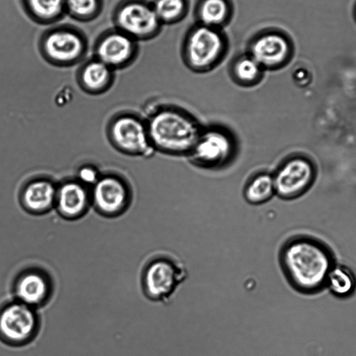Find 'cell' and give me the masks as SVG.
I'll return each instance as SVG.
<instances>
[{"instance_id": "cell-1", "label": "cell", "mask_w": 356, "mask_h": 356, "mask_svg": "<svg viewBox=\"0 0 356 356\" xmlns=\"http://www.w3.org/2000/svg\"><path fill=\"white\" fill-rule=\"evenodd\" d=\"M279 262L289 284L305 295L317 293L325 288L327 275L336 264L329 246L308 235L286 240L280 250Z\"/></svg>"}, {"instance_id": "cell-2", "label": "cell", "mask_w": 356, "mask_h": 356, "mask_svg": "<svg viewBox=\"0 0 356 356\" xmlns=\"http://www.w3.org/2000/svg\"><path fill=\"white\" fill-rule=\"evenodd\" d=\"M147 127L153 149L172 156H188L202 131L193 116L170 106L159 108L153 113Z\"/></svg>"}, {"instance_id": "cell-3", "label": "cell", "mask_w": 356, "mask_h": 356, "mask_svg": "<svg viewBox=\"0 0 356 356\" xmlns=\"http://www.w3.org/2000/svg\"><path fill=\"white\" fill-rule=\"evenodd\" d=\"M88 40L79 27L69 24H55L44 30L38 41L41 57L56 67H71L86 58Z\"/></svg>"}, {"instance_id": "cell-4", "label": "cell", "mask_w": 356, "mask_h": 356, "mask_svg": "<svg viewBox=\"0 0 356 356\" xmlns=\"http://www.w3.org/2000/svg\"><path fill=\"white\" fill-rule=\"evenodd\" d=\"M228 50V40L222 29L197 23L186 33L182 58L191 70L203 73L216 67Z\"/></svg>"}, {"instance_id": "cell-5", "label": "cell", "mask_w": 356, "mask_h": 356, "mask_svg": "<svg viewBox=\"0 0 356 356\" xmlns=\"http://www.w3.org/2000/svg\"><path fill=\"white\" fill-rule=\"evenodd\" d=\"M111 19L115 28L138 42L155 38L163 25L147 0H120L112 10Z\"/></svg>"}, {"instance_id": "cell-6", "label": "cell", "mask_w": 356, "mask_h": 356, "mask_svg": "<svg viewBox=\"0 0 356 356\" xmlns=\"http://www.w3.org/2000/svg\"><path fill=\"white\" fill-rule=\"evenodd\" d=\"M186 271L176 258L161 254L150 261L143 275V287L152 300L165 301L184 280Z\"/></svg>"}, {"instance_id": "cell-7", "label": "cell", "mask_w": 356, "mask_h": 356, "mask_svg": "<svg viewBox=\"0 0 356 356\" xmlns=\"http://www.w3.org/2000/svg\"><path fill=\"white\" fill-rule=\"evenodd\" d=\"M235 151L236 143L231 134L223 128L213 126L202 129L188 156L199 167L217 169L229 163Z\"/></svg>"}, {"instance_id": "cell-8", "label": "cell", "mask_w": 356, "mask_h": 356, "mask_svg": "<svg viewBox=\"0 0 356 356\" xmlns=\"http://www.w3.org/2000/svg\"><path fill=\"white\" fill-rule=\"evenodd\" d=\"M273 177L275 195L284 200H291L310 188L316 177V169L307 157L294 156L282 162Z\"/></svg>"}, {"instance_id": "cell-9", "label": "cell", "mask_w": 356, "mask_h": 356, "mask_svg": "<svg viewBox=\"0 0 356 356\" xmlns=\"http://www.w3.org/2000/svg\"><path fill=\"white\" fill-rule=\"evenodd\" d=\"M138 41L115 28L103 31L93 44V56L113 70L126 68L137 58Z\"/></svg>"}, {"instance_id": "cell-10", "label": "cell", "mask_w": 356, "mask_h": 356, "mask_svg": "<svg viewBox=\"0 0 356 356\" xmlns=\"http://www.w3.org/2000/svg\"><path fill=\"white\" fill-rule=\"evenodd\" d=\"M36 325L35 314L28 305L15 302L0 309V339L4 342L16 345L28 341Z\"/></svg>"}, {"instance_id": "cell-11", "label": "cell", "mask_w": 356, "mask_h": 356, "mask_svg": "<svg viewBox=\"0 0 356 356\" xmlns=\"http://www.w3.org/2000/svg\"><path fill=\"white\" fill-rule=\"evenodd\" d=\"M264 70L282 67L291 54L287 38L275 31H264L250 41L247 51Z\"/></svg>"}, {"instance_id": "cell-12", "label": "cell", "mask_w": 356, "mask_h": 356, "mask_svg": "<svg viewBox=\"0 0 356 356\" xmlns=\"http://www.w3.org/2000/svg\"><path fill=\"white\" fill-rule=\"evenodd\" d=\"M111 134L115 144L125 152L143 155L154 149L147 124L135 116L124 115L116 119L111 126Z\"/></svg>"}, {"instance_id": "cell-13", "label": "cell", "mask_w": 356, "mask_h": 356, "mask_svg": "<svg viewBox=\"0 0 356 356\" xmlns=\"http://www.w3.org/2000/svg\"><path fill=\"white\" fill-rule=\"evenodd\" d=\"M92 198L101 212L115 214L125 207L129 192L121 180L114 177H106L98 180L95 185Z\"/></svg>"}, {"instance_id": "cell-14", "label": "cell", "mask_w": 356, "mask_h": 356, "mask_svg": "<svg viewBox=\"0 0 356 356\" xmlns=\"http://www.w3.org/2000/svg\"><path fill=\"white\" fill-rule=\"evenodd\" d=\"M114 70L92 56L84 59L77 71V80L81 86L90 92H99L113 82Z\"/></svg>"}, {"instance_id": "cell-15", "label": "cell", "mask_w": 356, "mask_h": 356, "mask_svg": "<svg viewBox=\"0 0 356 356\" xmlns=\"http://www.w3.org/2000/svg\"><path fill=\"white\" fill-rule=\"evenodd\" d=\"M20 3L26 16L40 25L56 24L66 15L65 0H20Z\"/></svg>"}, {"instance_id": "cell-16", "label": "cell", "mask_w": 356, "mask_h": 356, "mask_svg": "<svg viewBox=\"0 0 356 356\" xmlns=\"http://www.w3.org/2000/svg\"><path fill=\"white\" fill-rule=\"evenodd\" d=\"M15 291L19 302L29 306L42 303L47 297L49 284L40 272L29 271L17 280Z\"/></svg>"}, {"instance_id": "cell-17", "label": "cell", "mask_w": 356, "mask_h": 356, "mask_svg": "<svg viewBox=\"0 0 356 356\" xmlns=\"http://www.w3.org/2000/svg\"><path fill=\"white\" fill-rule=\"evenodd\" d=\"M232 13L230 0H199L195 9L197 23L220 29L230 22Z\"/></svg>"}, {"instance_id": "cell-18", "label": "cell", "mask_w": 356, "mask_h": 356, "mask_svg": "<svg viewBox=\"0 0 356 356\" xmlns=\"http://www.w3.org/2000/svg\"><path fill=\"white\" fill-rule=\"evenodd\" d=\"M56 201L61 213L73 218L85 211L88 204V195L80 184L67 182L56 192Z\"/></svg>"}, {"instance_id": "cell-19", "label": "cell", "mask_w": 356, "mask_h": 356, "mask_svg": "<svg viewBox=\"0 0 356 356\" xmlns=\"http://www.w3.org/2000/svg\"><path fill=\"white\" fill-rule=\"evenodd\" d=\"M54 185L46 180H38L29 184L23 193L25 207L33 212H42L49 209L56 200Z\"/></svg>"}, {"instance_id": "cell-20", "label": "cell", "mask_w": 356, "mask_h": 356, "mask_svg": "<svg viewBox=\"0 0 356 356\" xmlns=\"http://www.w3.org/2000/svg\"><path fill=\"white\" fill-rule=\"evenodd\" d=\"M325 288L338 298H348L356 291V275L349 266L336 263L327 275Z\"/></svg>"}, {"instance_id": "cell-21", "label": "cell", "mask_w": 356, "mask_h": 356, "mask_svg": "<svg viewBox=\"0 0 356 356\" xmlns=\"http://www.w3.org/2000/svg\"><path fill=\"white\" fill-rule=\"evenodd\" d=\"M229 70L232 79L237 84L245 87L258 84L265 71L248 52L236 56Z\"/></svg>"}, {"instance_id": "cell-22", "label": "cell", "mask_w": 356, "mask_h": 356, "mask_svg": "<svg viewBox=\"0 0 356 356\" xmlns=\"http://www.w3.org/2000/svg\"><path fill=\"white\" fill-rule=\"evenodd\" d=\"M274 195L275 189L273 174L266 172L254 175L246 184L243 191L245 200L254 205L268 201Z\"/></svg>"}, {"instance_id": "cell-23", "label": "cell", "mask_w": 356, "mask_h": 356, "mask_svg": "<svg viewBox=\"0 0 356 356\" xmlns=\"http://www.w3.org/2000/svg\"><path fill=\"white\" fill-rule=\"evenodd\" d=\"M65 13L80 22L94 21L102 14L104 0H65Z\"/></svg>"}, {"instance_id": "cell-24", "label": "cell", "mask_w": 356, "mask_h": 356, "mask_svg": "<svg viewBox=\"0 0 356 356\" xmlns=\"http://www.w3.org/2000/svg\"><path fill=\"white\" fill-rule=\"evenodd\" d=\"M154 12L162 24L179 22L188 13V0H153Z\"/></svg>"}, {"instance_id": "cell-25", "label": "cell", "mask_w": 356, "mask_h": 356, "mask_svg": "<svg viewBox=\"0 0 356 356\" xmlns=\"http://www.w3.org/2000/svg\"><path fill=\"white\" fill-rule=\"evenodd\" d=\"M80 176L86 182H92L96 179L95 172L90 168L82 169Z\"/></svg>"}]
</instances>
